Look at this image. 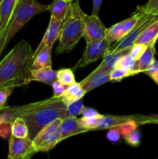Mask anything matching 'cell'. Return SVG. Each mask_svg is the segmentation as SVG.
<instances>
[{
    "label": "cell",
    "mask_w": 158,
    "mask_h": 159,
    "mask_svg": "<svg viewBox=\"0 0 158 159\" xmlns=\"http://www.w3.org/2000/svg\"><path fill=\"white\" fill-rule=\"evenodd\" d=\"M61 120L57 119L40 130L33 139L36 152H46L54 148L59 142L61 137Z\"/></svg>",
    "instance_id": "5b68a950"
},
{
    "label": "cell",
    "mask_w": 158,
    "mask_h": 159,
    "mask_svg": "<svg viewBox=\"0 0 158 159\" xmlns=\"http://www.w3.org/2000/svg\"><path fill=\"white\" fill-rule=\"evenodd\" d=\"M102 116H91V117H85L82 116L81 118H79L78 121L79 124H81V127L84 128L86 129L87 130H95L97 127L98 124H99V119Z\"/></svg>",
    "instance_id": "4316f807"
},
{
    "label": "cell",
    "mask_w": 158,
    "mask_h": 159,
    "mask_svg": "<svg viewBox=\"0 0 158 159\" xmlns=\"http://www.w3.org/2000/svg\"><path fill=\"white\" fill-rule=\"evenodd\" d=\"M158 20V15L153 14H142L140 19L136 23L135 27L127 34L125 37L121 39L118 42L113 43L110 46L109 51H122L124 49L129 48L135 43L136 40L146 28L148 27L150 24L154 23Z\"/></svg>",
    "instance_id": "8992f818"
},
{
    "label": "cell",
    "mask_w": 158,
    "mask_h": 159,
    "mask_svg": "<svg viewBox=\"0 0 158 159\" xmlns=\"http://www.w3.org/2000/svg\"><path fill=\"white\" fill-rule=\"evenodd\" d=\"M82 116H85V117H91V116H102V114H100L99 113H98L94 109L91 108V107H83V109L81 110Z\"/></svg>",
    "instance_id": "8d00e7d4"
},
{
    "label": "cell",
    "mask_w": 158,
    "mask_h": 159,
    "mask_svg": "<svg viewBox=\"0 0 158 159\" xmlns=\"http://www.w3.org/2000/svg\"><path fill=\"white\" fill-rule=\"evenodd\" d=\"M84 23L85 28L83 37L87 43L105 38L107 28L104 26L99 16H88L85 14Z\"/></svg>",
    "instance_id": "30bf717a"
},
{
    "label": "cell",
    "mask_w": 158,
    "mask_h": 159,
    "mask_svg": "<svg viewBox=\"0 0 158 159\" xmlns=\"http://www.w3.org/2000/svg\"><path fill=\"white\" fill-rule=\"evenodd\" d=\"M136 61L134 60L128 53L121 58V60L118 63L117 67L125 68V69L127 70H133V68L136 65Z\"/></svg>",
    "instance_id": "f546056e"
},
{
    "label": "cell",
    "mask_w": 158,
    "mask_h": 159,
    "mask_svg": "<svg viewBox=\"0 0 158 159\" xmlns=\"http://www.w3.org/2000/svg\"><path fill=\"white\" fill-rule=\"evenodd\" d=\"M65 1H69V2H73V1H74V0H65Z\"/></svg>",
    "instance_id": "60d3db41"
},
{
    "label": "cell",
    "mask_w": 158,
    "mask_h": 159,
    "mask_svg": "<svg viewBox=\"0 0 158 159\" xmlns=\"http://www.w3.org/2000/svg\"><path fill=\"white\" fill-rule=\"evenodd\" d=\"M88 130L79 124L78 118L68 116L61 120V137L60 141H64L69 137L85 133Z\"/></svg>",
    "instance_id": "5bb4252c"
},
{
    "label": "cell",
    "mask_w": 158,
    "mask_h": 159,
    "mask_svg": "<svg viewBox=\"0 0 158 159\" xmlns=\"http://www.w3.org/2000/svg\"><path fill=\"white\" fill-rule=\"evenodd\" d=\"M57 79L67 85H70L76 82L74 71L70 68H64L57 71Z\"/></svg>",
    "instance_id": "d4e9b609"
},
{
    "label": "cell",
    "mask_w": 158,
    "mask_h": 159,
    "mask_svg": "<svg viewBox=\"0 0 158 159\" xmlns=\"http://www.w3.org/2000/svg\"><path fill=\"white\" fill-rule=\"evenodd\" d=\"M132 119L136 120H144L147 123H150L151 121V117H147L143 116H103L99 119V124L95 130H105V129H110L112 127H116L126 121Z\"/></svg>",
    "instance_id": "4fadbf2b"
},
{
    "label": "cell",
    "mask_w": 158,
    "mask_h": 159,
    "mask_svg": "<svg viewBox=\"0 0 158 159\" xmlns=\"http://www.w3.org/2000/svg\"><path fill=\"white\" fill-rule=\"evenodd\" d=\"M19 0H1L0 1V35L6 30L11 16Z\"/></svg>",
    "instance_id": "2e32d148"
},
{
    "label": "cell",
    "mask_w": 158,
    "mask_h": 159,
    "mask_svg": "<svg viewBox=\"0 0 158 159\" xmlns=\"http://www.w3.org/2000/svg\"><path fill=\"white\" fill-rule=\"evenodd\" d=\"M137 74V72H136L135 71H133V70H127L125 69V68L116 67L114 69L112 70L111 72H110V81L119 82V81H121L122 79H125V78L135 75Z\"/></svg>",
    "instance_id": "cb8c5ba5"
},
{
    "label": "cell",
    "mask_w": 158,
    "mask_h": 159,
    "mask_svg": "<svg viewBox=\"0 0 158 159\" xmlns=\"http://www.w3.org/2000/svg\"><path fill=\"white\" fill-rule=\"evenodd\" d=\"M14 87H3L0 88V111L6 107L8 98L12 94Z\"/></svg>",
    "instance_id": "4dcf8cb0"
},
{
    "label": "cell",
    "mask_w": 158,
    "mask_h": 159,
    "mask_svg": "<svg viewBox=\"0 0 158 159\" xmlns=\"http://www.w3.org/2000/svg\"><path fill=\"white\" fill-rule=\"evenodd\" d=\"M120 133L116 130L115 127H112V128H110V130H108V133L106 134L107 139L109 141L113 143L118 142V141L120 140Z\"/></svg>",
    "instance_id": "e575fe53"
},
{
    "label": "cell",
    "mask_w": 158,
    "mask_h": 159,
    "mask_svg": "<svg viewBox=\"0 0 158 159\" xmlns=\"http://www.w3.org/2000/svg\"><path fill=\"white\" fill-rule=\"evenodd\" d=\"M7 159H8V158H7Z\"/></svg>",
    "instance_id": "ee69618b"
},
{
    "label": "cell",
    "mask_w": 158,
    "mask_h": 159,
    "mask_svg": "<svg viewBox=\"0 0 158 159\" xmlns=\"http://www.w3.org/2000/svg\"><path fill=\"white\" fill-rule=\"evenodd\" d=\"M145 74L153 79V82L158 85V61L154 59L151 65L149 66Z\"/></svg>",
    "instance_id": "836d02e7"
},
{
    "label": "cell",
    "mask_w": 158,
    "mask_h": 159,
    "mask_svg": "<svg viewBox=\"0 0 158 159\" xmlns=\"http://www.w3.org/2000/svg\"><path fill=\"white\" fill-rule=\"evenodd\" d=\"M102 0H93V7L91 15L99 16V10H100L101 5H102Z\"/></svg>",
    "instance_id": "74e56055"
},
{
    "label": "cell",
    "mask_w": 158,
    "mask_h": 159,
    "mask_svg": "<svg viewBox=\"0 0 158 159\" xmlns=\"http://www.w3.org/2000/svg\"><path fill=\"white\" fill-rule=\"evenodd\" d=\"M147 46L144 44H140V43H134L133 46L129 48V54L133 57L134 60L137 61L138 59L140 57L143 53L146 50Z\"/></svg>",
    "instance_id": "1f68e13d"
},
{
    "label": "cell",
    "mask_w": 158,
    "mask_h": 159,
    "mask_svg": "<svg viewBox=\"0 0 158 159\" xmlns=\"http://www.w3.org/2000/svg\"><path fill=\"white\" fill-rule=\"evenodd\" d=\"M6 36H7V30L5 31L2 35H0V56H1L2 51L6 49V48H5V41H6Z\"/></svg>",
    "instance_id": "f35d334b"
},
{
    "label": "cell",
    "mask_w": 158,
    "mask_h": 159,
    "mask_svg": "<svg viewBox=\"0 0 158 159\" xmlns=\"http://www.w3.org/2000/svg\"><path fill=\"white\" fill-rule=\"evenodd\" d=\"M158 39V20L154 23L150 24L147 28L144 30L143 32L139 35L135 43H140L146 46L156 43Z\"/></svg>",
    "instance_id": "44dd1931"
},
{
    "label": "cell",
    "mask_w": 158,
    "mask_h": 159,
    "mask_svg": "<svg viewBox=\"0 0 158 159\" xmlns=\"http://www.w3.org/2000/svg\"><path fill=\"white\" fill-rule=\"evenodd\" d=\"M47 9L48 6L39 2L37 0H19L6 28L7 36L5 41V48L20 30L34 16L45 12Z\"/></svg>",
    "instance_id": "277c9868"
},
{
    "label": "cell",
    "mask_w": 158,
    "mask_h": 159,
    "mask_svg": "<svg viewBox=\"0 0 158 159\" xmlns=\"http://www.w3.org/2000/svg\"><path fill=\"white\" fill-rule=\"evenodd\" d=\"M150 123H153V124H158V119H155V118H153V120H151Z\"/></svg>",
    "instance_id": "ab89813d"
},
{
    "label": "cell",
    "mask_w": 158,
    "mask_h": 159,
    "mask_svg": "<svg viewBox=\"0 0 158 159\" xmlns=\"http://www.w3.org/2000/svg\"><path fill=\"white\" fill-rule=\"evenodd\" d=\"M57 71L52 69L51 67L41 68L30 71V81L43 82L46 85H51L55 80H57Z\"/></svg>",
    "instance_id": "ffe728a7"
},
{
    "label": "cell",
    "mask_w": 158,
    "mask_h": 159,
    "mask_svg": "<svg viewBox=\"0 0 158 159\" xmlns=\"http://www.w3.org/2000/svg\"><path fill=\"white\" fill-rule=\"evenodd\" d=\"M52 48L46 47L39 51L33 57L32 65H31V71L41 69V68L51 67L52 65Z\"/></svg>",
    "instance_id": "ac0fdd59"
},
{
    "label": "cell",
    "mask_w": 158,
    "mask_h": 159,
    "mask_svg": "<svg viewBox=\"0 0 158 159\" xmlns=\"http://www.w3.org/2000/svg\"><path fill=\"white\" fill-rule=\"evenodd\" d=\"M50 85L52 86L53 93H54V96H53L55 98L61 97L68 87V85H64V84L60 82V81H58L57 79L54 81Z\"/></svg>",
    "instance_id": "d6a6232c"
},
{
    "label": "cell",
    "mask_w": 158,
    "mask_h": 159,
    "mask_svg": "<svg viewBox=\"0 0 158 159\" xmlns=\"http://www.w3.org/2000/svg\"><path fill=\"white\" fill-rule=\"evenodd\" d=\"M35 153L32 139L9 137L8 159H29Z\"/></svg>",
    "instance_id": "9c48e42d"
},
{
    "label": "cell",
    "mask_w": 158,
    "mask_h": 159,
    "mask_svg": "<svg viewBox=\"0 0 158 159\" xmlns=\"http://www.w3.org/2000/svg\"><path fill=\"white\" fill-rule=\"evenodd\" d=\"M72 2L65 0H54L50 5L48 6V11H50L51 16L57 20L64 21L69 11Z\"/></svg>",
    "instance_id": "d6986e66"
},
{
    "label": "cell",
    "mask_w": 158,
    "mask_h": 159,
    "mask_svg": "<svg viewBox=\"0 0 158 159\" xmlns=\"http://www.w3.org/2000/svg\"><path fill=\"white\" fill-rule=\"evenodd\" d=\"M109 71H93L79 83L85 93H87L91 90L109 82Z\"/></svg>",
    "instance_id": "7c38bea8"
},
{
    "label": "cell",
    "mask_w": 158,
    "mask_h": 159,
    "mask_svg": "<svg viewBox=\"0 0 158 159\" xmlns=\"http://www.w3.org/2000/svg\"><path fill=\"white\" fill-rule=\"evenodd\" d=\"M123 138L124 140L125 141V142H126L129 145L133 146V147H138V146L140 144L141 135L137 129L133 130V131L130 132L128 134L123 136Z\"/></svg>",
    "instance_id": "f1b7e54d"
},
{
    "label": "cell",
    "mask_w": 158,
    "mask_h": 159,
    "mask_svg": "<svg viewBox=\"0 0 158 159\" xmlns=\"http://www.w3.org/2000/svg\"><path fill=\"white\" fill-rule=\"evenodd\" d=\"M110 46L111 43L105 38L87 43L83 55L76 64L74 69L85 68L87 65L95 62L99 59L103 58L109 52Z\"/></svg>",
    "instance_id": "52a82bcc"
},
{
    "label": "cell",
    "mask_w": 158,
    "mask_h": 159,
    "mask_svg": "<svg viewBox=\"0 0 158 159\" xmlns=\"http://www.w3.org/2000/svg\"><path fill=\"white\" fill-rule=\"evenodd\" d=\"M83 107L84 105L83 102H82V99L68 104L67 105V110H68V116L77 117L81 113Z\"/></svg>",
    "instance_id": "83f0119b"
},
{
    "label": "cell",
    "mask_w": 158,
    "mask_h": 159,
    "mask_svg": "<svg viewBox=\"0 0 158 159\" xmlns=\"http://www.w3.org/2000/svg\"><path fill=\"white\" fill-rule=\"evenodd\" d=\"M142 13L136 10L131 17L107 28L105 39L110 43L118 42L127 35L138 23Z\"/></svg>",
    "instance_id": "ba28073f"
},
{
    "label": "cell",
    "mask_w": 158,
    "mask_h": 159,
    "mask_svg": "<svg viewBox=\"0 0 158 159\" xmlns=\"http://www.w3.org/2000/svg\"><path fill=\"white\" fill-rule=\"evenodd\" d=\"M129 51V48L127 49H124L122 51H109L105 57H103V60L101 62L100 65H99L97 68L94 70V71H109L117 67L118 63L119 61L121 60L124 55L128 54Z\"/></svg>",
    "instance_id": "9a60e30c"
},
{
    "label": "cell",
    "mask_w": 158,
    "mask_h": 159,
    "mask_svg": "<svg viewBox=\"0 0 158 159\" xmlns=\"http://www.w3.org/2000/svg\"><path fill=\"white\" fill-rule=\"evenodd\" d=\"M156 43H153L151 44L148 45L143 53L142 55L140 56L139 59L136 61V65L133 68V71L139 73H145L147 68H149L152 62L154 60L155 52H156V48H155Z\"/></svg>",
    "instance_id": "e0dca14e"
},
{
    "label": "cell",
    "mask_w": 158,
    "mask_h": 159,
    "mask_svg": "<svg viewBox=\"0 0 158 159\" xmlns=\"http://www.w3.org/2000/svg\"><path fill=\"white\" fill-rule=\"evenodd\" d=\"M157 159H158V158H157Z\"/></svg>",
    "instance_id": "7bdbcfd3"
},
{
    "label": "cell",
    "mask_w": 158,
    "mask_h": 159,
    "mask_svg": "<svg viewBox=\"0 0 158 159\" xmlns=\"http://www.w3.org/2000/svg\"><path fill=\"white\" fill-rule=\"evenodd\" d=\"M33 52L26 40L19 42L0 61V88L26 85L31 82Z\"/></svg>",
    "instance_id": "6da1fadb"
},
{
    "label": "cell",
    "mask_w": 158,
    "mask_h": 159,
    "mask_svg": "<svg viewBox=\"0 0 158 159\" xmlns=\"http://www.w3.org/2000/svg\"><path fill=\"white\" fill-rule=\"evenodd\" d=\"M11 135L18 138H28V127L23 117H17L12 121L11 124Z\"/></svg>",
    "instance_id": "603a6c76"
},
{
    "label": "cell",
    "mask_w": 158,
    "mask_h": 159,
    "mask_svg": "<svg viewBox=\"0 0 158 159\" xmlns=\"http://www.w3.org/2000/svg\"><path fill=\"white\" fill-rule=\"evenodd\" d=\"M0 1H1V0H0Z\"/></svg>",
    "instance_id": "b9f144b4"
},
{
    "label": "cell",
    "mask_w": 158,
    "mask_h": 159,
    "mask_svg": "<svg viewBox=\"0 0 158 159\" xmlns=\"http://www.w3.org/2000/svg\"><path fill=\"white\" fill-rule=\"evenodd\" d=\"M136 11L142 14L158 15V0H149L146 4L137 6Z\"/></svg>",
    "instance_id": "484cf974"
},
{
    "label": "cell",
    "mask_w": 158,
    "mask_h": 159,
    "mask_svg": "<svg viewBox=\"0 0 158 159\" xmlns=\"http://www.w3.org/2000/svg\"><path fill=\"white\" fill-rule=\"evenodd\" d=\"M67 105L61 98L51 97L29 104L28 110L22 115L29 130L28 138L33 139L44 127L57 119L68 117Z\"/></svg>",
    "instance_id": "7a4b0ae2"
},
{
    "label": "cell",
    "mask_w": 158,
    "mask_h": 159,
    "mask_svg": "<svg viewBox=\"0 0 158 159\" xmlns=\"http://www.w3.org/2000/svg\"><path fill=\"white\" fill-rule=\"evenodd\" d=\"M62 23H63V21L57 20V19L54 18L52 16L50 17V20L49 25H48L46 33H45L44 36H43L39 46L37 47L36 51L33 52V57L39 51L43 50L46 47L53 48L55 42L59 39Z\"/></svg>",
    "instance_id": "8fae6325"
},
{
    "label": "cell",
    "mask_w": 158,
    "mask_h": 159,
    "mask_svg": "<svg viewBox=\"0 0 158 159\" xmlns=\"http://www.w3.org/2000/svg\"><path fill=\"white\" fill-rule=\"evenodd\" d=\"M85 94L86 93L81 88L80 83L75 82L74 83L68 85L67 90L60 98L64 102V103L68 105L74 101L81 99Z\"/></svg>",
    "instance_id": "7402d4cb"
},
{
    "label": "cell",
    "mask_w": 158,
    "mask_h": 159,
    "mask_svg": "<svg viewBox=\"0 0 158 159\" xmlns=\"http://www.w3.org/2000/svg\"><path fill=\"white\" fill-rule=\"evenodd\" d=\"M11 136V124H0V138L6 139Z\"/></svg>",
    "instance_id": "d590c367"
},
{
    "label": "cell",
    "mask_w": 158,
    "mask_h": 159,
    "mask_svg": "<svg viewBox=\"0 0 158 159\" xmlns=\"http://www.w3.org/2000/svg\"><path fill=\"white\" fill-rule=\"evenodd\" d=\"M85 14L79 5L78 0L73 1L66 18L62 23L56 54L70 52L83 37Z\"/></svg>",
    "instance_id": "3957f363"
}]
</instances>
